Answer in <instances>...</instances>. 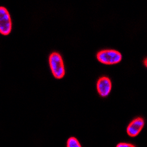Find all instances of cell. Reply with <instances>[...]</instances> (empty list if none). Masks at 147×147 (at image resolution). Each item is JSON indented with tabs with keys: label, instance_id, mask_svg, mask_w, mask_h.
Returning a JSON list of instances; mask_svg holds the SVG:
<instances>
[{
	"label": "cell",
	"instance_id": "ba28073f",
	"mask_svg": "<svg viewBox=\"0 0 147 147\" xmlns=\"http://www.w3.org/2000/svg\"><path fill=\"white\" fill-rule=\"evenodd\" d=\"M146 60H147V59H145V60H144V65H145V66H146Z\"/></svg>",
	"mask_w": 147,
	"mask_h": 147
},
{
	"label": "cell",
	"instance_id": "5b68a950",
	"mask_svg": "<svg viewBox=\"0 0 147 147\" xmlns=\"http://www.w3.org/2000/svg\"><path fill=\"white\" fill-rule=\"evenodd\" d=\"M145 124L144 119L142 118H136L130 122L127 128V132L130 137H136L141 132Z\"/></svg>",
	"mask_w": 147,
	"mask_h": 147
},
{
	"label": "cell",
	"instance_id": "3957f363",
	"mask_svg": "<svg viewBox=\"0 0 147 147\" xmlns=\"http://www.w3.org/2000/svg\"><path fill=\"white\" fill-rule=\"evenodd\" d=\"M11 30L12 21L8 10L5 7H0V33L8 35Z\"/></svg>",
	"mask_w": 147,
	"mask_h": 147
},
{
	"label": "cell",
	"instance_id": "6da1fadb",
	"mask_svg": "<svg viewBox=\"0 0 147 147\" xmlns=\"http://www.w3.org/2000/svg\"><path fill=\"white\" fill-rule=\"evenodd\" d=\"M51 71L56 79H62L65 76V67L61 55L58 52H52L49 57Z\"/></svg>",
	"mask_w": 147,
	"mask_h": 147
},
{
	"label": "cell",
	"instance_id": "8992f818",
	"mask_svg": "<svg viewBox=\"0 0 147 147\" xmlns=\"http://www.w3.org/2000/svg\"><path fill=\"white\" fill-rule=\"evenodd\" d=\"M67 147H82L76 138L71 137L67 140Z\"/></svg>",
	"mask_w": 147,
	"mask_h": 147
},
{
	"label": "cell",
	"instance_id": "7a4b0ae2",
	"mask_svg": "<svg viewBox=\"0 0 147 147\" xmlns=\"http://www.w3.org/2000/svg\"><path fill=\"white\" fill-rule=\"evenodd\" d=\"M96 58L98 61L102 64L115 65L121 61L122 55L116 50L104 49L97 53Z\"/></svg>",
	"mask_w": 147,
	"mask_h": 147
},
{
	"label": "cell",
	"instance_id": "52a82bcc",
	"mask_svg": "<svg viewBox=\"0 0 147 147\" xmlns=\"http://www.w3.org/2000/svg\"><path fill=\"white\" fill-rule=\"evenodd\" d=\"M116 147H136V146L132 145L131 144H128V143H119Z\"/></svg>",
	"mask_w": 147,
	"mask_h": 147
},
{
	"label": "cell",
	"instance_id": "277c9868",
	"mask_svg": "<svg viewBox=\"0 0 147 147\" xmlns=\"http://www.w3.org/2000/svg\"><path fill=\"white\" fill-rule=\"evenodd\" d=\"M96 88L100 96H107L112 90V82L110 79L107 77H102L99 78L97 81Z\"/></svg>",
	"mask_w": 147,
	"mask_h": 147
}]
</instances>
